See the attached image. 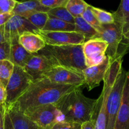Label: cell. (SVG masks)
<instances>
[{
    "instance_id": "f546056e",
    "label": "cell",
    "mask_w": 129,
    "mask_h": 129,
    "mask_svg": "<svg viewBox=\"0 0 129 129\" xmlns=\"http://www.w3.org/2000/svg\"><path fill=\"white\" fill-rule=\"evenodd\" d=\"M17 2L15 0H0V14L13 12Z\"/></svg>"
},
{
    "instance_id": "83f0119b",
    "label": "cell",
    "mask_w": 129,
    "mask_h": 129,
    "mask_svg": "<svg viewBox=\"0 0 129 129\" xmlns=\"http://www.w3.org/2000/svg\"><path fill=\"white\" fill-rule=\"evenodd\" d=\"M91 6H92L91 5H89L88 7L87 8L85 11L82 15V17L86 22L88 23L90 25H91L99 34L100 30H101V25L99 23L94 14L92 13Z\"/></svg>"
},
{
    "instance_id": "277c9868",
    "label": "cell",
    "mask_w": 129,
    "mask_h": 129,
    "mask_svg": "<svg viewBox=\"0 0 129 129\" xmlns=\"http://www.w3.org/2000/svg\"><path fill=\"white\" fill-rule=\"evenodd\" d=\"M96 39H102L108 43L106 55L110 64L116 60H123L124 55L129 51V41L124 37L121 26L116 22L101 25Z\"/></svg>"
},
{
    "instance_id": "9a60e30c",
    "label": "cell",
    "mask_w": 129,
    "mask_h": 129,
    "mask_svg": "<svg viewBox=\"0 0 129 129\" xmlns=\"http://www.w3.org/2000/svg\"><path fill=\"white\" fill-rule=\"evenodd\" d=\"M114 129H129V70L126 71L121 104Z\"/></svg>"
},
{
    "instance_id": "5bb4252c",
    "label": "cell",
    "mask_w": 129,
    "mask_h": 129,
    "mask_svg": "<svg viewBox=\"0 0 129 129\" xmlns=\"http://www.w3.org/2000/svg\"><path fill=\"white\" fill-rule=\"evenodd\" d=\"M54 67L53 63L45 57L38 54H33L28 60L24 70L34 80L44 78V75Z\"/></svg>"
},
{
    "instance_id": "d4e9b609",
    "label": "cell",
    "mask_w": 129,
    "mask_h": 129,
    "mask_svg": "<svg viewBox=\"0 0 129 129\" xmlns=\"http://www.w3.org/2000/svg\"><path fill=\"white\" fill-rule=\"evenodd\" d=\"M49 16L56 18L65 22L75 25V18L71 15L65 7L51 9L48 12Z\"/></svg>"
},
{
    "instance_id": "7402d4cb",
    "label": "cell",
    "mask_w": 129,
    "mask_h": 129,
    "mask_svg": "<svg viewBox=\"0 0 129 129\" xmlns=\"http://www.w3.org/2000/svg\"><path fill=\"white\" fill-rule=\"evenodd\" d=\"M75 26L73 24L49 16L46 24L42 30L46 31H75Z\"/></svg>"
},
{
    "instance_id": "ffe728a7",
    "label": "cell",
    "mask_w": 129,
    "mask_h": 129,
    "mask_svg": "<svg viewBox=\"0 0 129 129\" xmlns=\"http://www.w3.org/2000/svg\"><path fill=\"white\" fill-rule=\"evenodd\" d=\"M115 22L121 26L123 34L129 30V0L120 1L117 10L113 13Z\"/></svg>"
},
{
    "instance_id": "603a6c76",
    "label": "cell",
    "mask_w": 129,
    "mask_h": 129,
    "mask_svg": "<svg viewBox=\"0 0 129 129\" xmlns=\"http://www.w3.org/2000/svg\"><path fill=\"white\" fill-rule=\"evenodd\" d=\"M14 64L9 60L0 61V85L6 89L14 69Z\"/></svg>"
},
{
    "instance_id": "d6a6232c",
    "label": "cell",
    "mask_w": 129,
    "mask_h": 129,
    "mask_svg": "<svg viewBox=\"0 0 129 129\" xmlns=\"http://www.w3.org/2000/svg\"><path fill=\"white\" fill-rule=\"evenodd\" d=\"M14 15L13 13H5L0 14V27L5 26V24L10 20V19Z\"/></svg>"
},
{
    "instance_id": "9c48e42d",
    "label": "cell",
    "mask_w": 129,
    "mask_h": 129,
    "mask_svg": "<svg viewBox=\"0 0 129 129\" xmlns=\"http://www.w3.org/2000/svg\"><path fill=\"white\" fill-rule=\"evenodd\" d=\"M37 35L41 37L46 45L51 46L83 45L85 38L76 31H46L38 30Z\"/></svg>"
},
{
    "instance_id": "ac0fdd59",
    "label": "cell",
    "mask_w": 129,
    "mask_h": 129,
    "mask_svg": "<svg viewBox=\"0 0 129 129\" xmlns=\"http://www.w3.org/2000/svg\"><path fill=\"white\" fill-rule=\"evenodd\" d=\"M18 43L30 54H37L46 45L41 37L32 32L22 34L18 38Z\"/></svg>"
},
{
    "instance_id": "8fae6325",
    "label": "cell",
    "mask_w": 129,
    "mask_h": 129,
    "mask_svg": "<svg viewBox=\"0 0 129 129\" xmlns=\"http://www.w3.org/2000/svg\"><path fill=\"white\" fill-rule=\"evenodd\" d=\"M108 43L100 39L86 41L82 45L83 57L86 67L97 66L106 57Z\"/></svg>"
},
{
    "instance_id": "e575fe53",
    "label": "cell",
    "mask_w": 129,
    "mask_h": 129,
    "mask_svg": "<svg viewBox=\"0 0 129 129\" xmlns=\"http://www.w3.org/2000/svg\"><path fill=\"white\" fill-rule=\"evenodd\" d=\"M6 107L5 105H0V129H5V114Z\"/></svg>"
},
{
    "instance_id": "4dcf8cb0",
    "label": "cell",
    "mask_w": 129,
    "mask_h": 129,
    "mask_svg": "<svg viewBox=\"0 0 129 129\" xmlns=\"http://www.w3.org/2000/svg\"><path fill=\"white\" fill-rule=\"evenodd\" d=\"M52 129H82V124L76 122L61 121L54 125Z\"/></svg>"
},
{
    "instance_id": "7c38bea8",
    "label": "cell",
    "mask_w": 129,
    "mask_h": 129,
    "mask_svg": "<svg viewBox=\"0 0 129 129\" xmlns=\"http://www.w3.org/2000/svg\"><path fill=\"white\" fill-rule=\"evenodd\" d=\"M44 78L52 83L82 87L84 85V76L81 73L61 66H54L44 75Z\"/></svg>"
},
{
    "instance_id": "e0dca14e",
    "label": "cell",
    "mask_w": 129,
    "mask_h": 129,
    "mask_svg": "<svg viewBox=\"0 0 129 129\" xmlns=\"http://www.w3.org/2000/svg\"><path fill=\"white\" fill-rule=\"evenodd\" d=\"M49 10L50 9L43 6L39 3V0H34L23 2L18 1L13 10V13L15 15L27 18L35 13H48Z\"/></svg>"
},
{
    "instance_id": "f1b7e54d",
    "label": "cell",
    "mask_w": 129,
    "mask_h": 129,
    "mask_svg": "<svg viewBox=\"0 0 129 129\" xmlns=\"http://www.w3.org/2000/svg\"><path fill=\"white\" fill-rule=\"evenodd\" d=\"M39 1L43 6L51 10L59 7H65L68 0H39Z\"/></svg>"
},
{
    "instance_id": "cb8c5ba5",
    "label": "cell",
    "mask_w": 129,
    "mask_h": 129,
    "mask_svg": "<svg viewBox=\"0 0 129 129\" xmlns=\"http://www.w3.org/2000/svg\"><path fill=\"white\" fill-rule=\"evenodd\" d=\"M88 6L83 0H68L65 8L73 17L77 18L82 16Z\"/></svg>"
},
{
    "instance_id": "30bf717a",
    "label": "cell",
    "mask_w": 129,
    "mask_h": 129,
    "mask_svg": "<svg viewBox=\"0 0 129 129\" xmlns=\"http://www.w3.org/2000/svg\"><path fill=\"white\" fill-rule=\"evenodd\" d=\"M38 30L27 19L15 15L4 26L5 40L11 45L18 42V38L22 34L26 32L37 34Z\"/></svg>"
},
{
    "instance_id": "f35d334b",
    "label": "cell",
    "mask_w": 129,
    "mask_h": 129,
    "mask_svg": "<svg viewBox=\"0 0 129 129\" xmlns=\"http://www.w3.org/2000/svg\"><path fill=\"white\" fill-rule=\"evenodd\" d=\"M123 35H124V37H125V39L129 41V30L128 31H126V33H125Z\"/></svg>"
},
{
    "instance_id": "d590c367",
    "label": "cell",
    "mask_w": 129,
    "mask_h": 129,
    "mask_svg": "<svg viewBox=\"0 0 129 129\" xmlns=\"http://www.w3.org/2000/svg\"><path fill=\"white\" fill-rule=\"evenodd\" d=\"M5 129H14L6 110L5 111Z\"/></svg>"
},
{
    "instance_id": "484cf974",
    "label": "cell",
    "mask_w": 129,
    "mask_h": 129,
    "mask_svg": "<svg viewBox=\"0 0 129 129\" xmlns=\"http://www.w3.org/2000/svg\"><path fill=\"white\" fill-rule=\"evenodd\" d=\"M91 10L92 13L101 25L111 24L115 22L113 15L111 13L108 12L105 10L94 7L92 6H91Z\"/></svg>"
},
{
    "instance_id": "5b68a950",
    "label": "cell",
    "mask_w": 129,
    "mask_h": 129,
    "mask_svg": "<svg viewBox=\"0 0 129 129\" xmlns=\"http://www.w3.org/2000/svg\"><path fill=\"white\" fill-rule=\"evenodd\" d=\"M122 62L123 60L119 59L111 63L110 68L102 81L103 88L101 95L99 97L101 100V106L96 118L95 129H107L106 102L114 83L123 68Z\"/></svg>"
},
{
    "instance_id": "7a4b0ae2",
    "label": "cell",
    "mask_w": 129,
    "mask_h": 129,
    "mask_svg": "<svg viewBox=\"0 0 129 129\" xmlns=\"http://www.w3.org/2000/svg\"><path fill=\"white\" fill-rule=\"evenodd\" d=\"M96 103L97 100L85 96L79 87L65 94L55 105L61 114L62 121L82 124L94 116L97 117L94 112Z\"/></svg>"
},
{
    "instance_id": "2e32d148",
    "label": "cell",
    "mask_w": 129,
    "mask_h": 129,
    "mask_svg": "<svg viewBox=\"0 0 129 129\" xmlns=\"http://www.w3.org/2000/svg\"><path fill=\"white\" fill-rule=\"evenodd\" d=\"M14 129H41L13 106L6 108Z\"/></svg>"
},
{
    "instance_id": "3957f363",
    "label": "cell",
    "mask_w": 129,
    "mask_h": 129,
    "mask_svg": "<svg viewBox=\"0 0 129 129\" xmlns=\"http://www.w3.org/2000/svg\"><path fill=\"white\" fill-rule=\"evenodd\" d=\"M82 45L51 46L46 45L37 54L45 57L54 66H61L82 73L87 68L85 64Z\"/></svg>"
},
{
    "instance_id": "1f68e13d",
    "label": "cell",
    "mask_w": 129,
    "mask_h": 129,
    "mask_svg": "<svg viewBox=\"0 0 129 129\" xmlns=\"http://www.w3.org/2000/svg\"><path fill=\"white\" fill-rule=\"evenodd\" d=\"M11 44L8 42L0 44V61L4 60H10Z\"/></svg>"
},
{
    "instance_id": "8d00e7d4",
    "label": "cell",
    "mask_w": 129,
    "mask_h": 129,
    "mask_svg": "<svg viewBox=\"0 0 129 129\" xmlns=\"http://www.w3.org/2000/svg\"><path fill=\"white\" fill-rule=\"evenodd\" d=\"M6 100V91L0 85V105H5Z\"/></svg>"
},
{
    "instance_id": "8992f818",
    "label": "cell",
    "mask_w": 129,
    "mask_h": 129,
    "mask_svg": "<svg viewBox=\"0 0 129 129\" xmlns=\"http://www.w3.org/2000/svg\"><path fill=\"white\" fill-rule=\"evenodd\" d=\"M34 79L26 73L24 68L15 66L13 72L6 87V108L15 104L24 94L34 81Z\"/></svg>"
},
{
    "instance_id": "836d02e7",
    "label": "cell",
    "mask_w": 129,
    "mask_h": 129,
    "mask_svg": "<svg viewBox=\"0 0 129 129\" xmlns=\"http://www.w3.org/2000/svg\"><path fill=\"white\" fill-rule=\"evenodd\" d=\"M97 117H94L92 119L87 121L82 124V129H95L96 128V123Z\"/></svg>"
},
{
    "instance_id": "74e56055",
    "label": "cell",
    "mask_w": 129,
    "mask_h": 129,
    "mask_svg": "<svg viewBox=\"0 0 129 129\" xmlns=\"http://www.w3.org/2000/svg\"><path fill=\"white\" fill-rule=\"evenodd\" d=\"M6 42L5 37V34H4V26L0 27V44Z\"/></svg>"
},
{
    "instance_id": "4316f807",
    "label": "cell",
    "mask_w": 129,
    "mask_h": 129,
    "mask_svg": "<svg viewBox=\"0 0 129 129\" xmlns=\"http://www.w3.org/2000/svg\"><path fill=\"white\" fill-rule=\"evenodd\" d=\"M49 15L48 13L37 12L32 14L27 19L38 30H42L46 24Z\"/></svg>"
},
{
    "instance_id": "44dd1931",
    "label": "cell",
    "mask_w": 129,
    "mask_h": 129,
    "mask_svg": "<svg viewBox=\"0 0 129 129\" xmlns=\"http://www.w3.org/2000/svg\"><path fill=\"white\" fill-rule=\"evenodd\" d=\"M75 31L82 34L84 37L85 42L91 39H96L99 35L98 32L86 22L82 16L75 18Z\"/></svg>"
},
{
    "instance_id": "ba28073f",
    "label": "cell",
    "mask_w": 129,
    "mask_h": 129,
    "mask_svg": "<svg viewBox=\"0 0 129 129\" xmlns=\"http://www.w3.org/2000/svg\"><path fill=\"white\" fill-rule=\"evenodd\" d=\"M23 113L41 129H52L54 125L63 120L61 114L55 105L30 108Z\"/></svg>"
},
{
    "instance_id": "d6986e66",
    "label": "cell",
    "mask_w": 129,
    "mask_h": 129,
    "mask_svg": "<svg viewBox=\"0 0 129 129\" xmlns=\"http://www.w3.org/2000/svg\"><path fill=\"white\" fill-rule=\"evenodd\" d=\"M32 54L27 51L18 42L15 43L11 45L10 60L14 66L24 69Z\"/></svg>"
},
{
    "instance_id": "52a82bcc",
    "label": "cell",
    "mask_w": 129,
    "mask_h": 129,
    "mask_svg": "<svg viewBox=\"0 0 129 129\" xmlns=\"http://www.w3.org/2000/svg\"><path fill=\"white\" fill-rule=\"evenodd\" d=\"M126 71L122 68L113 84L106 102L107 129H114L118 112L121 104Z\"/></svg>"
},
{
    "instance_id": "4fadbf2b",
    "label": "cell",
    "mask_w": 129,
    "mask_h": 129,
    "mask_svg": "<svg viewBox=\"0 0 129 129\" xmlns=\"http://www.w3.org/2000/svg\"><path fill=\"white\" fill-rule=\"evenodd\" d=\"M110 61L106 56L104 60L97 66L87 67L82 72L84 76V85L89 91L98 86L104 78L110 66Z\"/></svg>"
},
{
    "instance_id": "6da1fadb",
    "label": "cell",
    "mask_w": 129,
    "mask_h": 129,
    "mask_svg": "<svg viewBox=\"0 0 129 129\" xmlns=\"http://www.w3.org/2000/svg\"><path fill=\"white\" fill-rule=\"evenodd\" d=\"M79 88L52 83L47 78L34 80L27 90L13 105L20 112L40 106L55 105L65 94Z\"/></svg>"
}]
</instances>
